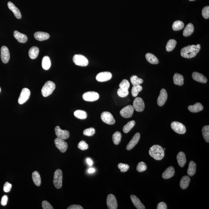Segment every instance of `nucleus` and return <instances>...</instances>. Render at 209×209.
Wrapping results in <instances>:
<instances>
[{"mask_svg":"<svg viewBox=\"0 0 209 209\" xmlns=\"http://www.w3.org/2000/svg\"><path fill=\"white\" fill-rule=\"evenodd\" d=\"M202 15L203 17L206 19L209 18V6H206L202 9Z\"/></svg>","mask_w":209,"mask_h":209,"instance_id":"49","label":"nucleus"},{"mask_svg":"<svg viewBox=\"0 0 209 209\" xmlns=\"http://www.w3.org/2000/svg\"><path fill=\"white\" fill-rule=\"evenodd\" d=\"M78 148L80 150L84 151L88 148V145L85 141H81L78 144Z\"/></svg>","mask_w":209,"mask_h":209,"instance_id":"48","label":"nucleus"},{"mask_svg":"<svg viewBox=\"0 0 209 209\" xmlns=\"http://www.w3.org/2000/svg\"><path fill=\"white\" fill-rule=\"evenodd\" d=\"M67 209H83V208L80 205H73L69 206Z\"/></svg>","mask_w":209,"mask_h":209,"instance_id":"54","label":"nucleus"},{"mask_svg":"<svg viewBox=\"0 0 209 209\" xmlns=\"http://www.w3.org/2000/svg\"><path fill=\"white\" fill-rule=\"evenodd\" d=\"M129 92L128 90H123L120 88L118 89V96L124 98L127 96L128 95Z\"/></svg>","mask_w":209,"mask_h":209,"instance_id":"47","label":"nucleus"},{"mask_svg":"<svg viewBox=\"0 0 209 209\" xmlns=\"http://www.w3.org/2000/svg\"><path fill=\"white\" fill-rule=\"evenodd\" d=\"M1 59L4 63H8L10 59V53L8 48L3 46L1 48Z\"/></svg>","mask_w":209,"mask_h":209,"instance_id":"15","label":"nucleus"},{"mask_svg":"<svg viewBox=\"0 0 209 209\" xmlns=\"http://www.w3.org/2000/svg\"><path fill=\"white\" fill-rule=\"evenodd\" d=\"M39 48L37 47H33L29 50L28 54L29 57L31 59H34L37 58L39 55Z\"/></svg>","mask_w":209,"mask_h":209,"instance_id":"31","label":"nucleus"},{"mask_svg":"<svg viewBox=\"0 0 209 209\" xmlns=\"http://www.w3.org/2000/svg\"><path fill=\"white\" fill-rule=\"evenodd\" d=\"M51 63L50 58L49 57L45 56L43 57L42 60V65L43 68L45 70H48L50 68Z\"/></svg>","mask_w":209,"mask_h":209,"instance_id":"33","label":"nucleus"},{"mask_svg":"<svg viewBox=\"0 0 209 209\" xmlns=\"http://www.w3.org/2000/svg\"><path fill=\"white\" fill-rule=\"evenodd\" d=\"M62 172L60 169H57L54 173L53 183L57 189H59L62 187Z\"/></svg>","mask_w":209,"mask_h":209,"instance_id":"5","label":"nucleus"},{"mask_svg":"<svg viewBox=\"0 0 209 209\" xmlns=\"http://www.w3.org/2000/svg\"><path fill=\"white\" fill-rule=\"evenodd\" d=\"M131 201L136 208L137 209H145V206L141 203L140 200L134 195H131L130 196Z\"/></svg>","mask_w":209,"mask_h":209,"instance_id":"24","label":"nucleus"},{"mask_svg":"<svg viewBox=\"0 0 209 209\" xmlns=\"http://www.w3.org/2000/svg\"><path fill=\"white\" fill-rule=\"evenodd\" d=\"M95 169H94V168H90V169H89L88 170V172L90 173V174H91V173L95 172Z\"/></svg>","mask_w":209,"mask_h":209,"instance_id":"56","label":"nucleus"},{"mask_svg":"<svg viewBox=\"0 0 209 209\" xmlns=\"http://www.w3.org/2000/svg\"><path fill=\"white\" fill-rule=\"evenodd\" d=\"M84 100L87 102H94L98 100L99 98V94L96 92L88 91L83 95Z\"/></svg>","mask_w":209,"mask_h":209,"instance_id":"9","label":"nucleus"},{"mask_svg":"<svg viewBox=\"0 0 209 209\" xmlns=\"http://www.w3.org/2000/svg\"><path fill=\"white\" fill-rule=\"evenodd\" d=\"M149 154L152 157L156 160H160L165 156L164 149L159 145H154L150 148Z\"/></svg>","mask_w":209,"mask_h":209,"instance_id":"2","label":"nucleus"},{"mask_svg":"<svg viewBox=\"0 0 209 209\" xmlns=\"http://www.w3.org/2000/svg\"><path fill=\"white\" fill-rule=\"evenodd\" d=\"M190 178L187 176H184L182 178L180 182V186L183 189H185L187 188L190 182Z\"/></svg>","mask_w":209,"mask_h":209,"instance_id":"29","label":"nucleus"},{"mask_svg":"<svg viewBox=\"0 0 209 209\" xmlns=\"http://www.w3.org/2000/svg\"><path fill=\"white\" fill-rule=\"evenodd\" d=\"M73 61L76 65L82 67L86 66L88 64V61L87 58L82 55H75L73 57Z\"/></svg>","mask_w":209,"mask_h":209,"instance_id":"4","label":"nucleus"},{"mask_svg":"<svg viewBox=\"0 0 209 209\" xmlns=\"http://www.w3.org/2000/svg\"><path fill=\"white\" fill-rule=\"evenodd\" d=\"M146 169H147V166L144 162H140L137 165V171L140 172L145 171Z\"/></svg>","mask_w":209,"mask_h":209,"instance_id":"44","label":"nucleus"},{"mask_svg":"<svg viewBox=\"0 0 209 209\" xmlns=\"http://www.w3.org/2000/svg\"><path fill=\"white\" fill-rule=\"evenodd\" d=\"M189 1H194V0H189Z\"/></svg>","mask_w":209,"mask_h":209,"instance_id":"57","label":"nucleus"},{"mask_svg":"<svg viewBox=\"0 0 209 209\" xmlns=\"http://www.w3.org/2000/svg\"><path fill=\"white\" fill-rule=\"evenodd\" d=\"M119 87L122 90H128L130 87L129 82L127 80H123L120 84Z\"/></svg>","mask_w":209,"mask_h":209,"instance_id":"43","label":"nucleus"},{"mask_svg":"<svg viewBox=\"0 0 209 209\" xmlns=\"http://www.w3.org/2000/svg\"><path fill=\"white\" fill-rule=\"evenodd\" d=\"M135 124H136V122L134 121H131L128 122L123 127V131L125 133H128L131 130V129L134 127Z\"/></svg>","mask_w":209,"mask_h":209,"instance_id":"38","label":"nucleus"},{"mask_svg":"<svg viewBox=\"0 0 209 209\" xmlns=\"http://www.w3.org/2000/svg\"><path fill=\"white\" fill-rule=\"evenodd\" d=\"M192 77L195 81L197 82L206 83L207 82V79L203 75L199 72H193L192 74Z\"/></svg>","mask_w":209,"mask_h":209,"instance_id":"20","label":"nucleus"},{"mask_svg":"<svg viewBox=\"0 0 209 209\" xmlns=\"http://www.w3.org/2000/svg\"><path fill=\"white\" fill-rule=\"evenodd\" d=\"M133 105L134 108L137 112L143 111L145 109V103L141 98H136L134 101Z\"/></svg>","mask_w":209,"mask_h":209,"instance_id":"12","label":"nucleus"},{"mask_svg":"<svg viewBox=\"0 0 209 209\" xmlns=\"http://www.w3.org/2000/svg\"><path fill=\"white\" fill-rule=\"evenodd\" d=\"M122 134L120 132H116L113 136V143L115 145H118L120 143L121 140Z\"/></svg>","mask_w":209,"mask_h":209,"instance_id":"37","label":"nucleus"},{"mask_svg":"<svg viewBox=\"0 0 209 209\" xmlns=\"http://www.w3.org/2000/svg\"><path fill=\"white\" fill-rule=\"evenodd\" d=\"M171 126L175 132L179 134H184L186 131L185 126L179 122L174 121L172 122Z\"/></svg>","mask_w":209,"mask_h":209,"instance_id":"6","label":"nucleus"},{"mask_svg":"<svg viewBox=\"0 0 209 209\" xmlns=\"http://www.w3.org/2000/svg\"><path fill=\"white\" fill-rule=\"evenodd\" d=\"M112 77V74L109 72H103L98 74L96 80L99 82H103L109 81Z\"/></svg>","mask_w":209,"mask_h":209,"instance_id":"16","label":"nucleus"},{"mask_svg":"<svg viewBox=\"0 0 209 209\" xmlns=\"http://www.w3.org/2000/svg\"><path fill=\"white\" fill-rule=\"evenodd\" d=\"M131 83L133 85H140L143 82L142 79L139 78L136 75H133L130 78Z\"/></svg>","mask_w":209,"mask_h":209,"instance_id":"42","label":"nucleus"},{"mask_svg":"<svg viewBox=\"0 0 209 209\" xmlns=\"http://www.w3.org/2000/svg\"><path fill=\"white\" fill-rule=\"evenodd\" d=\"M95 130L93 127L86 129L83 131V134L85 136H91L95 134Z\"/></svg>","mask_w":209,"mask_h":209,"instance_id":"45","label":"nucleus"},{"mask_svg":"<svg viewBox=\"0 0 209 209\" xmlns=\"http://www.w3.org/2000/svg\"><path fill=\"white\" fill-rule=\"evenodd\" d=\"M140 138V134L139 133L137 132L132 137V138L131 140L127 145L126 149L127 150H132L134 147L137 143H138L139 141Z\"/></svg>","mask_w":209,"mask_h":209,"instance_id":"18","label":"nucleus"},{"mask_svg":"<svg viewBox=\"0 0 209 209\" xmlns=\"http://www.w3.org/2000/svg\"><path fill=\"white\" fill-rule=\"evenodd\" d=\"M183 80H184V78L183 76L179 74L176 73L173 76V81L174 83L178 86H181L183 85L184 83Z\"/></svg>","mask_w":209,"mask_h":209,"instance_id":"26","label":"nucleus"},{"mask_svg":"<svg viewBox=\"0 0 209 209\" xmlns=\"http://www.w3.org/2000/svg\"><path fill=\"white\" fill-rule=\"evenodd\" d=\"M55 131L57 138L64 140L67 139L69 137V132L67 130L61 129L58 126H57L55 127Z\"/></svg>","mask_w":209,"mask_h":209,"instance_id":"13","label":"nucleus"},{"mask_svg":"<svg viewBox=\"0 0 209 209\" xmlns=\"http://www.w3.org/2000/svg\"><path fill=\"white\" fill-rule=\"evenodd\" d=\"M175 170L173 167L170 166L167 168L162 174L163 178L164 179H167L172 178L175 174Z\"/></svg>","mask_w":209,"mask_h":209,"instance_id":"23","label":"nucleus"},{"mask_svg":"<svg viewBox=\"0 0 209 209\" xmlns=\"http://www.w3.org/2000/svg\"><path fill=\"white\" fill-rule=\"evenodd\" d=\"M196 169V164L193 161L190 162L188 170L187 171V174L190 176H192L195 174Z\"/></svg>","mask_w":209,"mask_h":209,"instance_id":"32","label":"nucleus"},{"mask_svg":"<svg viewBox=\"0 0 209 209\" xmlns=\"http://www.w3.org/2000/svg\"><path fill=\"white\" fill-rule=\"evenodd\" d=\"M107 205L109 209H116L118 208V203L115 196L112 194L108 195L107 200Z\"/></svg>","mask_w":209,"mask_h":209,"instance_id":"14","label":"nucleus"},{"mask_svg":"<svg viewBox=\"0 0 209 209\" xmlns=\"http://www.w3.org/2000/svg\"><path fill=\"white\" fill-rule=\"evenodd\" d=\"M101 118L103 122L108 124L113 125L115 122L113 115L109 112H103L101 115Z\"/></svg>","mask_w":209,"mask_h":209,"instance_id":"7","label":"nucleus"},{"mask_svg":"<svg viewBox=\"0 0 209 209\" xmlns=\"http://www.w3.org/2000/svg\"><path fill=\"white\" fill-rule=\"evenodd\" d=\"M14 36L20 43H26L28 40V37L26 35L19 32L18 31L14 32Z\"/></svg>","mask_w":209,"mask_h":209,"instance_id":"21","label":"nucleus"},{"mask_svg":"<svg viewBox=\"0 0 209 209\" xmlns=\"http://www.w3.org/2000/svg\"><path fill=\"white\" fill-rule=\"evenodd\" d=\"M30 96V90L27 88H23L18 100L19 104H22L26 102L28 100Z\"/></svg>","mask_w":209,"mask_h":209,"instance_id":"8","label":"nucleus"},{"mask_svg":"<svg viewBox=\"0 0 209 209\" xmlns=\"http://www.w3.org/2000/svg\"><path fill=\"white\" fill-rule=\"evenodd\" d=\"M157 209H167V206L166 204L164 202H160L157 205Z\"/></svg>","mask_w":209,"mask_h":209,"instance_id":"53","label":"nucleus"},{"mask_svg":"<svg viewBox=\"0 0 209 209\" xmlns=\"http://www.w3.org/2000/svg\"><path fill=\"white\" fill-rule=\"evenodd\" d=\"M177 45L176 41L174 39H170L167 43L166 48L167 52H170L173 50L175 48Z\"/></svg>","mask_w":209,"mask_h":209,"instance_id":"35","label":"nucleus"},{"mask_svg":"<svg viewBox=\"0 0 209 209\" xmlns=\"http://www.w3.org/2000/svg\"><path fill=\"white\" fill-rule=\"evenodd\" d=\"M74 115L76 118L81 119H85L87 118V113L84 110H77L74 112Z\"/></svg>","mask_w":209,"mask_h":209,"instance_id":"36","label":"nucleus"},{"mask_svg":"<svg viewBox=\"0 0 209 209\" xmlns=\"http://www.w3.org/2000/svg\"><path fill=\"white\" fill-rule=\"evenodd\" d=\"M11 187H12V185L8 182H6L4 186V191L6 192H9L11 191Z\"/></svg>","mask_w":209,"mask_h":209,"instance_id":"51","label":"nucleus"},{"mask_svg":"<svg viewBox=\"0 0 209 209\" xmlns=\"http://www.w3.org/2000/svg\"><path fill=\"white\" fill-rule=\"evenodd\" d=\"M7 201H8V197L6 195H4L2 197L1 201V204L2 206H5L7 205Z\"/></svg>","mask_w":209,"mask_h":209,"instance_id":"52","label":"nucleus"},{"mask_svg":"<svg viewBox=\"0 0 209 209\" xmlns=\"http://www.w3.org/2000/svg\"><path fill=\"white\" fill-rule=\"evenodd\" d=\"M86 162H87L88 165L90 166H91L93 165V162L92 160L91 159H90V158H87V159H86Z\"/></svg>","mask_w":209,"mask_h":209,"instance_id":"55","label":"nucleus"},{"mask_svg":"<svg viewBox=\"0 0 209 209\" xmlns=\"http://www.w3.org/2000/svg\"><path fill=\"white\" fill-rule=\"evenodd\" d=\"M184 26V24L183 21H176L173 23L172 28L174 31H179L183 29Z\"/></svg>","mask_w":209,"mask_h":209,"instance_id":"39","label":"nucleus"},{"mask_svg":"<svg viewBox=\"0 0 209 209\" xmlns=\"http://www.w3.org/2000/svg\"><path fill=\"white\" fill-rule=\"evenodd\" d=\"M42 207L44 209H53V208L48 201H43L42 202Z\"/></svg>","mask_w":209,"mask_h":209,"instance_id":"50","label":"nucleus"},{"mask_svg":"<svg viewBox=\"0 0 209 209\" xmlns=\"http://www.w3.org/2000/svg\"><path fill=\"white\" fill-rule=\"evenodd\" d=\"M142 88L140 85H133L131 90L132 96L133 97H136L138 95L139 93L142 91Z\"/></svg>","mask_w":209,"mask_h":209,"instance_id":"41","label":"nucleus"},{"mask_svg":"<svg viewBox=\"0 0 209 209\" xmlns=\"http://www.w3.org/2000/svg\"><path fill=\"white\" fill-rule=\"evenodd\" d=\"M188 109L192 113H197L202 111L203 109V107L200 103H197L194 105H189Z\"/></svg>","mask_w":209,"mask_h":209,"instance_id":"27","label":"nucleus"},{"mask_svg":"<svg viewBox=\"0 0 209 209\" xmlns=\"http://www.w3.org/2000/svg\"><path fill=\"white\" fill-rule=\"evenodd\" d=\"M194 31V26L193 24L189 23L187 24L186 28H185L183 32V35L184 37H187L192 35Z\"/></svg>","mask_w":209,"mask_h":209,"instance_id":"28","label":"nucleus"},{"mask_svg":"<svg viewBox=\"0 0 209 209\" xmlns=\"http://www.w3.org/2000/svg\"><path fill=\"white\" fill-rule=\"evenodd\" d=\"M201 49L200 44L190 45L183 48L180 51V54L183 57L191 58L196 56Z\"/></svg>","mask_w":209,"mask_h":209,"instance_id":"1","label":"nucleus"},{"mask_svg":"<svg viewBox=\"0 0 209 209\" xmlns=\"http://www.w3.org/2000/svg\"><path fill=\"white\" fill-rule=\"evenodd\" d=\"M168 95L166 90L165 89H162L160 94L157 99V104L159 106L162 107L165 104L167 99Z\"/></svg>","mask_w":209,"mask_h":209,"instance_id":"17","label":"nucleus"},{"mask_svg":"<svg viewBox=\"0 0 209 209\" xmlns=\"http://www.w3.org/2000/svg\"><path fill=\"white\" fill-rule=\"evenodd\" d=\"M118 167L120 169L121 171L122 172H125L129 170V165L127 164H122V163H120L118 164Z\"/></svg>","mask_w":209,"mask_h":209,"instance_id":"46","label":"nucleus"},{"mask_svg":"<svg viewBox=\"0 0 209 209\" xmlns=\"http://www.w3.org/2000/svg\"><path fill=\"white\" fill-rule=\"evenodd\" d=\"M56 147L62 153H65L67 151L68 145L67 142L63 140L58 138H56L54 140Z\"/></svg>","mask_w":209,"mask_h":209,"instance_id":"10","label":"nucleus"},{"mask_svg":"<svg viewBox=\"0 0 209 209\" xmlns=\"http://www.w3.org/2000/svg\"><path fill=\"white\" fill-rule=\"evenodd\" d=\"M34 37L37 40L39 41L47 40L50 37L49 34L44 32L38 31L34 34Z\"/></svg>","mask_w":209,"mask_h":209,"instance_id":"22","label":"nucleus"},{"mask_svg":"<svg viewBox=\"0 0 209 209\" xmlns=\"http://www.w3.org/2000/svg\"><path fill=\"white\" fill-rule=\"evenodd\" d=\"M202 134L206 142H209V126H205L202 128Z\"/></svg>","mask_w":209,"mask_h":209,"instance_id":"40","label":"nucleus"},{"mask_svg":"<svg viewBox=\"0 0 209 209\" xmlns=\"http://www.w3.org/2000/svg\"><path fill=\"white\" fill-rule=\"evenodd\" d=\"M33 181L36 186H39L41 183L40 175L37 171H34L32 174Z\"/></svg>","mask_w":209,"mask_h":209,"instance_id":"34","label":"nucleus"},{"mask_svg":"<svg viewBox=\"0 0 209 209\" xmlns=\"http://www.w3.org/2000/svg\"><path fill=\"white\" fill-rule=\"evenodd\" d=\"M133 107L131 105H129L125 107L120 111V113L123 118H129L132 116L134 113Z\"/></svg>","mask_w":209,"mask_h":209,"instance_id":"11","label":"nucleus"},{"mask_svg":"<svg viewBox=\"0 0 209 209\" xmlns=\"http://www.w3.org/2000/svg\"><path fill=\"white\" fill-rule=\"evenodd\" d=\"M56 88V85L52 81H48L45 83L42 89V94L44 97L51 95Z\"/></svg>","mask_w":209,"mask_h":209,"instance_id":"3","label":"nucleus"},{"mask_svg":"<svg viewBox=\"0 0 209 209\" xmlns=\"http://www.w3.org/2000/svg\"><path fill=\"white\" fill-rule=\"evenodd\" d=\"M145 57L149 63L153 64H157L159 63L158 58L154 55L151 53H146Z\"/></svg>","mask_w":209,"mask_h":209,"instance_id":"30","label":"nucleus"},{"mask_svg":"<svg viewBox=\"0 0 209 209\" xmlns=\"http://www.w3.org/2000/svg\"><path fill=\"white\" fill-rule=\"evenodd\" d=\"M1 88H0V92H1Z\"/></svg>","mask_w":209,"mask_h":209,"instance_id":"58","label":"nucleus"},{"mask_svg":"<svg viewBox=\"0 0 209 209\" xmlns=\"http://www.w3.org/2000/svg\"><path fill=\"white\" fill-rule=\"evenodd\" d=\"M178 164L180 166L183 167L186 163V159L184 153L180 151L178 154L177 156Z\"/></svg>","mask_w":209,"mask_h":209,"instance_id":"25","label":"nucleus"},{"mask_svg":"<svg viewBox=\"0 0 209 209\" xmlns=\"http://www.w3.org/2000/svg\"><path fill=\"white\" fill-rule=\"evenodd\" d=\"M7 6H8L9 9L13 12L15 17L18 19H21L22 16H21L20 10L15 6L13 3L10 1L7 3Z\"/></svg>","mask_w":209,"mask_h":209,"instance_id":"19","label":"nucleus"}]
</instances>
